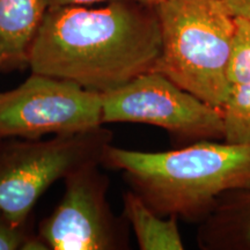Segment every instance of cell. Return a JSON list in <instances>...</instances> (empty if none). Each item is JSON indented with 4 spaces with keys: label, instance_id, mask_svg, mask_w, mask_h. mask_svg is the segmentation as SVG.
I'll use <instances>...</instances> for the list:
<instances>
[{
    "label": "cell",
    "instance_id": "obj_1",
    "mask_svg": "<svg viewBox=\"0 0 250 250\" xmlns=\"http://www.w3.org/2000/svg\"><path fill=\"white\" fill-rule=\"evenodd\" d=\"M155 6L112 0L48 7L27 62L34 73L104 94L153 71L161 54Z\"/></svg>",
    "mask_w": 250,
    "mask_h": 250
},
{
    "label": "cell",
    "instance_id": "obj_2",
    "mask_svg": "<svg viewBox=\"0 0 250 250\" xmlns=\"http://www.w3.org/2000/svg\"><path fill=\"white\" fill-rule=\"evenodd\" d=\"M103 162L125 179L155 213L202 221L225 193L250 189V146L201 140L166 152L115 147Z\"/></svg>",
    "mask_w": 250,
    "mask_h": 250
},
{
    "label": "cell",
    "instance_id": "obj_3",
    "mask_svg": "<svg viewBox=\"0 0 250 250\" xmlns=\"http://www.w3.org/2000/svg\"><path fill=\"white\" fill-rule=\"evenodd\" d=\"M155 7L162 46L153 71L221 109L236 30L227 0H162Z\"/></svg>",
    "mask_w": 250,
    "mask_h": 250
},
{
    "label": "cell",
    "instance_id": "obj_4",
    "mask_svg": "<svg viewBox=\"0 0 250 250\" xmlns=\"http://www.w3.org/2000/svg\"><path fill=\"white\" fill-rule=\"evenodd\" d=\"M111 138L102 125L48 140L24 139L0 146V213L12 224L26 225L50 186L103 162Z\"/></svg>",
    "mask_w": 250,
    "mask_h": 250
},
{
    "label": "cell",
    "instance_id": "obj_5",
    "mask_svg": "<svg viewBox=\"0 0 250 250\" xmlns=\"http://www.w3.org/2000/svg\"><path fill=\"white\" fill-rule=\"evenodd\" d=\"M142 123L176 138L223 140V111L203 101L158 71L134 78L102 94V124Z\"/></svg>",
    "mask_w": 250,
    "mask_h": 250
},
{
    "label": "cell",
    "instance_id": "obj_6",
    "mask_svg": "<svg viewBox=\"0 0 250 250\" xmlns=\"http://www.w3.org/2000/svg\"><path fill=\"white\" fill-rule=\"evenodd\" d=\"M102 94L72 81L34 73L0 93V139H40L102 126Z\"/></svg>",
    "mask_w": 250,
    "mask_h": 250
},
{
    "label": "cell",
    "instance_id": "obj_7",
    "mask_svg": "<svg viewBox=\"0 0 250 250\" xmlns=\"http://www.w3.org/2000/svg\"><path fill=\"white\" fill-rule=\"evenodd\" d=\"M99 165L74 171L65 179V192L39 235L52 250H115L126 245L124 226L107 201L109 181Z\"/></svg>",
    "mask_w": 250,
    "mask_h": 250
},
{
    "label": "cell",
    "instance_id": "obj_8",
    "mask_svg": "<svg viewBox=\"0 0 250 250\" xmlns=\"http://www.w3.org/2000/svg\"><path fill=\"white\" fill-rule=\"evenodd\" d=\"M197 242L204 250H250V189L221 196L201 221Z\"/></svg>",
    "mask_w": 250,
    "mask_h": 250
},
{
    "label": "cell",
    "instance_id": "obj_9",
    "mask_svg": "<svg viewBox=\"0 0 250 250\" xmlns=\"http://www.w3.org/2000/svg\"><path fill=\"white\" fill-rule=\"evenodd\" d=\"M46 11L44 0H0L2 68H21Z\"/></svg>",
    "mask_w": 250,
    "mask_h": 250
},
{
    "label": "cell",
    "instance_id": "obj_10",
    "mask_svg": "<svg viewBox=\"0 0 250 250\" xmlns=\"http://www.w3.org/2000/svg\"><path fill=\"white\" fill-rule=\"evenodd\" d=\"M124 215L142 250H183L177 217L165 219L152 210L136 192L124 193Z\"/></svg>",
    "mask_w": 250,
    "mask_h": 250
},
{
    "label": "cell",
    "instance_id": "obj_11",
    "mask_svg": "<svg viewBox=\"0 0 250 250\" xmlns=\"http://www.w3.org/2000/svg\"><path fill=\"white\" fill-rule=\"evenodd\" d=\"M221 111L224 142L250 146V81L230 86Z\"/></svg>",
    "mask_w": 250,
    "mask_h": 250
},
{
    "label": "cell",
    "instance_id": "obj_12",
    "mask_svg": "<svg viewBox=\"0 0 250 250\" xmlns=\"http://www.w3.org/2000/svg\"><path fill=\"white\" fill-rule=\"evenodd\" d=\"M230 86L250 81V20L236 17V30L228 62Z\"/></svg>",
    "mask_w": 250,
    "mask_h": 250
},
{
    "label": "cell",
    "instance_id": "obj_13",
    "mask_svg": "<svg viewBox=\"0 0 250 250\" xmlns=\"http://www.w3.org/2000/svg\"><path fill=\"white\" fill-rule=\"evenodd\" d=\"M28 237L26 225L12 224L0 213V250L21 249Z\"/></svg>",
    "mask_w": 250,
    "mask_h": 250
},
{
    "label": "cell",
    "instance_id": "obj_14",
    "mask_svg": "<svg viewBox=\"0 0 250 250\" xmlns=\"http://www.w3.org/2000/svg\"><path fill=\"white\" fill-rule=\"evenodd\" d=\"M112 1V0H44L46 8L55 7V6H64V5H93V4H102V2ZM131 1H138L143 4L156 6L159 5L162 0H131Z\"/></svg>",
    "mask_w": 250,
    "mask_h": 250
},
{
    "label": "cell",
    "instance_id": "obj_15",
    "mask_svg": "<svg viewBox=\"0 0 250 250\" xmlns=\"http://www.w3.org/2000/svg\"><path fill=\"white\" fill-rule=\"evenodd\" d=\"M227 2L235 17L250 20V0H227Z\"/></svg>",
    "mask_w": 250,
    "mask_h": 250
},
{
    "label": "cell",
    "instance_id": "obj_16",
    "mask_svg": "<svg viewBox=\"0 0 250 250\" xmlns=\"http://www.w3.org/2000/svg\"><path fill=\"white\" fill-rule=\"evenodd\" d=\"M22 250H49V246L46 245L44 240L42 239L40 235L37 236H31L26 240V242L23 243Z\"/></svg>",
    "mask_w": 250,
    "mask_h": 250
},
{
    "label": "cell",
    "instance_id": "obj_17",
    "mask_svg": "<svg viewBox=\"0 0 250 250\" xmlns=\"http://www.w3.org/2000/svg\"><path fill=\"white\" fill-rule=\"evenodd\" d=\"M2 66H4V56L0 52V68H2Z\"/></svg>",
    "mask_w": 250,
    "mask_h": 250
}]
</instances>
